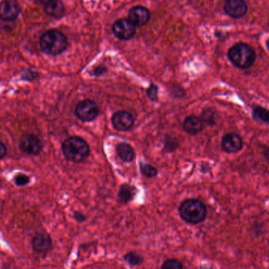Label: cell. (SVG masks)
I'll return each mask as SVG.
<instances>
[{
  "label": "cell",
  "mask_w": 269,
  "mask_h": 269,
  "mask_svg": "<svg viewBox=\"0 0 269 269\" xmlns=\"http://www.w3.org/2000/svg\"><path fill=\"white\" fill-rule=\"evenodd\" d=\"M39 47L46 55L57 56L68 47V39L62 32L51 30L45 32L39 39Z\"/></svg>",
  "instance_id": "obj_1"
},
{
  "label": "cell",
  "mask_w": 269,
  "mask_h": 269,
  "mask_svg": "<svg viewBox=\"0 0 269 269\" xmlns=\"http://www.w3.org/2000/svg\"><path fill=\"white\" fill-rule=\"evenodd\" d=\"M179 216L185 222L199 224L205 221L207 209L205 204L198 199H187L179 208Z\"/></svg>",
  "instance_id": "obj_2"
},
{
  "label": "cell",
  "mask_w": 269,
  "mask_h": 269,
  "mask_svg": "<svg viewBox=\"0 0 269 269\" xmlns=\"http://www.w3.org/2000/svg\"><path fill=\"white\" fill-rule=\"evenodd\" d=\"M63 151L67 160L74 163L84 162L90 154L86 141L80 137H70L63 142Z\"/></svg>",
  "instance_id": "obj_3"
},
{
  "label": "cell",
  "mask_w": 269,
  "mask_h": 269,
  "mask_svg": "<svg viewBox=\"0 0 269 269\" xmlns=\"http://www.w3.org/2000/svg\"><path fill=\"white\" fill-rule=\"evenodd\" d=\"M228 57L235 67L245 69L253 66L255 62L256 54L250 45L239 43L229 49Z\"/></svg>",
  "instance_id": "obj_4"
},
{
  "label": "cell",
  "mask_w": 269,
  "mask_h": 269,
  "mask_svg": "<svg viewBox=\"0 0 269 269\" xmlns=\"http://www.w3.org/2000/svg\"><path fill=\"white\" fill-rule=\"evenodd\" d=\"M75 113L80 121L88 122L96 119L100 113V109L96 101L85 100L76 105Z\"/></svg>",
  "instance_id": "obj_5"
},
{
  "label": "cell",
  "mask_w": 269,
  "mask_h": 269,
  "mask_svg": "<svg viewBox=\"0 0 269 269\" xmlns=\"http://www.w3.org/2000/svg\"><path fill=\"white\" fill-rule=\"evenodd\" d=\"M136 27L127 18H121L116 21L113 26V33L117 39L129 40L134 37Z\"/></svg>",
  "instance_id": "obj_6"
},
{
  "label": "cell",
  "mask_w": 269,
  "mask_h": 269,
  "mask_svg": "<svg viewBox=\"0 0 269 269\" xmlns=\"http://www.w3.org/2000/svg\"><path fill=\"white\" fill-rule=\"evenodd\" d=\"M20 148L26 154L37 155L43 150V142L34 134L23 135L20 140Z\"/></svg>",
  "instance_id": "obj_7"
},
{
  "label": "cell",
  "mask_w": 269,
  "mask_h": 269,
  "mask_svg": "<svg viewBox=\"0 0 269 269\" xmlns=\"http://www.w3.org/2000/svg\"><path fill=\"white\" fill-rule=\"evenodd\" d=\"M19 5L15 0H3L0 2V19L4 22H14L19 15Z\"/></svg>",
  "instance_id": "obj_8"
},
{
  "label": "cell",
  "mask_w": 269,
  "mask_h": 269,
  "mask_svg": "<svg viewBox=\"0 0 269 269\" xmlns=\"http://www.w3.org/2000/svg\"><path fill=\"white\" fill-rule=\"evenodd\" d=\"M134 117L127 111H118L113 114L112 124L118 131H129L134 125Z\"/></svg>",
  "instance_id": "obj_9"
},
{
  "label": "cell",
  "mask_w": 269,
  "mask_h": 269,
  "mask_svg": "<svg viewBox=\"0 0 269 269\" xmlns=\"http://www.w3.org/2000/svg\"><path fill=\"white\" fill-rule=\"evenodd\" d=\"M248 7L244 0H227L224 4V11L231 18H242L247 12Z\"/></svg>",
  "instance_id": "obj_10"
},
{
  "label": "cell",
  "mask_w": 269,
  "mask_h": 269,
  "mask_svg": "<svg viewBox=\"0 0 269 269\" xmlns=\"http://www.w3.org/2000/svg\"><path fill=\"white\" fill-rule=\"evenodd\" d=\"M52 238L46 233L35 235L32 241V246L35 253L42 255L47 254L52 248Z\"/></svg>",
  "instance_id": "obj_11"
},
{
  "label": "cell",
  "mask_w": 269,
  "mask_h": 269,
  "mask_svg": "<svg viewBox=\"0 0 269 269\" xmlns=\"http://www.w3.org/2000/svg\"><path fill=\"white\" fill-rule=\"evenodd\" d=\"M129 19L135 27H142L150 21V13L148 9L144 6H134L129 11Z\"/></svg>",
  "instance_id": "obj_12"
},
{
  "label": "cell",
  "mask_w": 269,
  "mask_h": 269,
  "mask_svg": "<svg viewBox=\"0 0 269 269\" xmlns=\"http://www.w3.org/2000/svg\"><path fill=\"white\" fill-rule=\"evenodd\" d=\"M223 150L229 154H235L242 148V140L238 134L235 133H228L222 138Z\"/></svg>",
  "instance_id": "obj_13"
},
{
  "label": "cell",
  "mask_w": 269,
  "mask_h": 269,
  "mask_svg": "<svg viewBox=\"0 0 269 269\" xmlns=\"http://www.w3.org/2000/svg\"><path fill=\"white\" fill-rule=\"evenodd\" d=\"M44 11L50 17L61 19L66 14V8L61 0H51L45 5Z\"/></svg>",
  "instance_id": "obj_14"
},
{
  "label": "cell",
  "mask_w": 269,
  "mask_h": 269,
  "mask_svg": "<svg viewBox=\"0 0 269 269\" xmlns=\"http://www.w3.org/2000/svg\"><path fill=\"white\" fill-rule=\"evenodd\" d=\"M203 129V121L201 118L196 116H189L186 118L183 122V129L188 134H199Z\"/></svg>",
  "instance_id": "obj_15"
},
{
  "label": "cell",
  "mask_w": 269,
  "mask_h": 269,
  "mask_svg": "<svg viewBox=\"0 0 269 269\" xmlns=\"http://www.w3.org/2000/svg\"><path fill=\"white\" fill-rule=\"evenodd\" d=\"M116 151H117V155L124 162H131L134 159V150H133V147L128 143L121 142L120 144L117 145Z\"/></svg>",
  "instance_id": "obj_16"
},
{
  "label": "cell",
  "mask_w": 269,
  "mask_h": 269,
  "mask_svg": "<svg viewBox=\"0 0 269 269\" xmlns=\"http://www.w3.org/2000/svg\"><path fill=\"white\" fill-rule=\"evenodd\" d=\"M134 195V188L129 184L121 186L118 194V202L121 204H126L133 200Z\"/></svg>",
  "instance_id": "obj_17"
},
{
  "label": "cell",
  "mask_w": 269,
  "mask_h": 269,
  "mask_svg": "<svg viewBox=\"0 0 269 269\" xmlns=\"http://www.w3.org/2000/svg\"><path fill=\"white\" fill-rule=\"evenodd\" d=\"M124 260L129 264V266H138L142 265L144 261L143 257L138 254L136 252H129L124 256Z\"/></svg>",
  "instance_id": "obj_18"
},
{
  "label": "cell",
  "mask_w": 269,
  "mask_h": 269,
  "mask_svg": "<svg viewBox=\"0 0 269 269\" xmlns=\"http://www.w3.org/2000/svg\"><path fill=\"white\" fill-rule=\"evenodd\" d=\"M253 115L256 121L269 124V110H267L265 108L256 106L253 110Z\"/></svg>",
  "instance_id": "obj_19"
},
{
  "label": "cell",
  "mask_w": 269,
  "mask_h": 269,
  "mask_svg": "<svg viewBox=\"0 0 269 269\" xmlns=\"http://www.w3.org/2000/svg\"><path fill=\"white\" fill-rule=\"evenodd\" d=\"M140 171L142 175H144L146 177L152 178L158 175V170L154 166L150 165L141 164Z\"/></svg>",
  "instance_id": "obj_20"
},
{
  "label": "cell",
  "mask_w": 269,
  "mask_h": 269,
  "mask_svg": "<svg viewBox=\"0 0 269 269\" xmlns=\"http://www.w3.org/2000/svg\"><path fill=\"white\" fill-rule=\"evenodd\" d=\"M162 269H183V266L179 260L168 259L162 264Z\"/></svg>",
  "instance_id": "obj_21"
},
{
  "label": "cell",
  "mask_w": 269,
  "mask_h": 269,
  "mask_svg": "<svg viewBox=\"0 0 269 269\" xmlns=\"http://www.w3.org/2000/svg\"><path fill=\"white\" fill-rule=\"evenodd\" d=\"M202 121H205L208 125L215 124V113L212 109H207L202 115Z\"/></svg>",
  "instance_id": "obj_22"
},
{
  "label": "cell",
  "mask_w": 269,
  "mask_h": 269,
  "mask_svg": "<svg viewBox=\"0 0 269 269\" xmlns=\"http://www.w3.org/2000/svg\"><path fill=\"white\" fill-rule=\"evenodd\" d=\"M14 181L18 186H26L27 185L28 183H30V179L26 175L19 174V175L16 176Z\"/></svg>",
  "instance_id": "obj_23"
},
{
  "label": "cell",
  "mask_w": 269,
  "mask_h": 269,
  "mask_svg": "<svg viewBox=\"0 0 269 269\" xmlns=\"http://www.w3.org/2000/svg\"><path fill=\"white\" fill-rule=\"evenodd\" d=\"M146 94H147V96H148L150 100H153V101L156 100L158 99V87L155 84H151L150 88L146 91Z\"/></svg>",
  "instance_id": "obj_24"
},
{
  "label": "cell",
  "mask_w": 269,
  "mask_h": 269,
  "mask_svg": "<svg viewBox=\"0 0 269 269\" xmlns=\"http://www.w3.org/2000/svg\"><path fill=\"white\" fill-rule=\"evenodd\" d=\"M174 143H176V141L168 140L166 143V149L168 151H172L175 150L177 146V144L174 145Z\"/></svg>",
  "instance_id": "obj_25"
},
{
  "label": "cell",
  "mask_w": 269,
  "mask_h": 269,
  "mask_svg": "<svg viewBox=\"0 0 269 269\" xmlns=\"http://www.w3.org/2000/svg\"><path fill=\"white\" fill-rule=\"evenodd\" d=\"M73 217H74L75 220L76 221H78L79 223H82L86 221V217L84 214H82V213H79V212H76Z\"/></svg>",
  "instance_id": "obj_26"
},
{
  "label": "cell",
  "mask_w": 269,
  "mask_h": 269,
  "mask_svg": "<svg viewBox=\"0 0 269 269\" xmlns=\"http://www.w3.org/2000/svg\"><path fill=\"white\" fill-rule=\"evenodd\" d=\"M105 70H106V69H105V67H97V68H96V69L94 70V75L97 76H100V75L103 74V72H105Z\"/></svg>",
  "instance_id": "obj_27"
},
{
  "label": "cell",
  "mask_w": 269,
  "mask_h": 269,
  "mask_svg": "<svg viewBox=\"0 0 269 269\" xmlns=\"http://www.w3.org/2000/svg\"><path fill=\"white\" fill-rule=\"evenodd\" d=\"M6 148L2 142H0V160L6 156Z\"/></svg>",
  "instance_id": "obj_28"
},
{
  "label": "cell",
  "mask_w": 269,
  "mask_h": 269,
  "mask_svg": "<svg viewBox=\"0 0 269 269\" xmlns=\"http://www.w3.org/2000/svg\"><path fill=\"white\" fill-rule=\"evenodd\" d=\"M51 0H35V3L39 4L44 6L46 4L48 3Z\"/></svg>",
  "instance_id": "obj_29"
},
{
  "label": "cell",
  "mask_w": 269,
  "mask_h": 269,
  "mask_svg": "<svg viewBox=\"0 0 269 269\" xmlns=\"http://www.w3.org/2000/svg\"><path fill=\"white\" fill-rule=\"evenodd\" d=\"M265 154H266V158H267L268 159H269V147L267 149V150H266Z\"/></svg>",
  "instance_id": "obj_30"
},
{
  "label": "cell",
  "mask_w": 269,
  "mask_h": 269,
  "mask_svg": "<svg viewBox=\"0 0 269 269\" xmlns=\"http://www.w3.org/2000/svg\"><path fill=\"white\" fill-rule=\"evenodd\" d=\"M266 46H267L268 49H269V39H268L267 41H266Z\"/></svg>",
  "instance_id": "obj_31"
}]
</instances>
